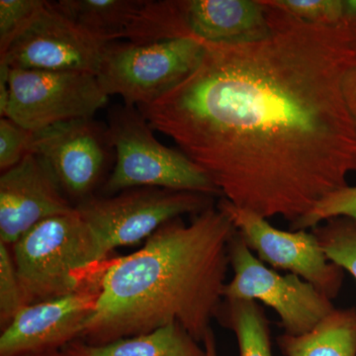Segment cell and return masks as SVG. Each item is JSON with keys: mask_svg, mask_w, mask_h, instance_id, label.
I'll return each instance as SVG.
<instances>
[{"mask_svg": "<svg viewBox=\"0 0 356 356\" xmlns=\"http://www.w3.org/2000/svg\"><path fill=\"white\" fill-rule=\"evenodd\" d=\"M343 21L356 25V0H343Z\"/></svg>", "mask_w": 356, "mask_h": 356, "instance_id": "obj_26", "label": "cell"}, {"mask_svg": "<svg viewBox=\"0 0 356 356\" xmlns=\"http://www.w3.org/2000/svg\"><path fill=\"white\" fill-rule=\"evenodd\" d=\"M278 346L285 356H356V310L334 309L310 332L282 334Z\"/></svg>", "mask_w": 356, "mask_h": 356, "instance_id": "obj_17", "label": "cell"}, {"mask_svg": "<svg viewBox=\"0 0 356 356\" xmlns=\"http://www.w3.org/2000/svg\"><path fill=\"white\" fill-rule=\"evenodd\" d=\"M313 233L327 259L348 270L356 280V222L346 218H334L316 227Z\"/></svg>", "mask_w": 356, "mask_h": 356, "instance_id": "obj_19", "label": "cell"}, {"mask_svg": "<svg viewBox=\"0 0 356 356\" xmlns=\"http://www.w3.org/2000/svg\"><path fill=\"white\" fill-rule=\"evenodd\" d=\"M264 3L266 38L204 42L194 72L137 108L227 201L292 225L356 172L343 91L356 65V25L311 24Z\"/></svg>", "mask_w": 356, "mask_h": 356, "instance_id": "obj_1", "label": "cell"}, {"mask_svg": "<svg viewBox=\"0 0 356 356\" xmlns=\"http://www.w3.org/2000/svg\"><path fill=\"white\" fill-rule=\"evenodd\" d=\"M236 229L219 206L166 222L137 252L105 262L81 337L104 344L178 324L197 341L221 309Z\"/></svg>", "mask_w": 356, "mask_h": 356, "instance_id": "obj_2", "label": "cell"}, {"mask_svg": "<svg viewBox=\"0 0 356 356\" xmlns=\"http://www.w3.org/2000/svg\"><path fill=\"white\" fill-rule=\"evenodd\" d=\"M106 44L47 1L0 55L10 69L97 74Z\"/></svg>", "mask_w": 356, "mask_h": 356, "instance_id": "obj_10", "label": "cell"}, {"mask_svg": "<svg viewBox=\"0 0 356 356\" xmlns=\"http://www.w3.org/2000/svg\"><path fill=\"white\" fill-rule=\"evenodd\" d=\"M346 218L356 222V186L341 187L325 196L305 216L293 222V231L315 229L322 222L334 219Z\"/></svg>", "mask_w": 356, "mask_h": 356, "instance_id": "obj_20", "label": "cell"}, {"mask_svg": "<svg viewBox=\"0 0 356 356\" xmlns=\"http://www.w3.org/2000/svg\"><path fill=\"white\" fill-rule=\"evenodd\" d=\"M115 151L111 172L102 185L103 196L138 187L221 195L206 173L179 149L163 146L137 107L116 105L107 124Z\"/></svg>", "mask_w": 356, "mask_h": 356, "instance_id": "obj_4", "label": "cell"}, {"mask_svg": "<svg viewBox=\"0 0 356 356\" xmlns=\"http://www.w3.org/2000/svg\"><path fill=\"white\" fill-rule=\"evenodd\" d=\"M72 356H205L181 325L170 324L153 332L104 344H74Z\"/></svg>", "mask_w": 356, "mask_h": 356, "instance_id": "obj_16", "label": "cell"}, {"mask_svg": "<svg viewBox=\"0 0 356 356\" xmlns=\"http://www.w3.org/2000/svg\"><path fill=\"white\" fill-rule=\"evenodd\" d=\"M343 91L356 132V65L344 77Z\"/></svg>", "mask_w": 356, "mask_h": 356, "instance_id": "obj_25", "label": "cell"}, {"mask_svg": "<svg viewBox=\"0 0 356 356\" xmlns=\"http://www.w3.org/2000/svg\"><path fill=\"white\" fill-rule=\"evenodd\" d=\"M225 322L238 339L240 356H273L268 323L255 301L227 300Z\"/></svg>", "mask_w": 356, "mask_h": 356, "instance_id": "obj_18", "label": "cell"}, {"mask_svg": "<svg viewBox=\"0 0 356 356\" xmlns=\"http://www.w3.org/2000/svg\"><path fill=\"white\" fill-rule=\"evenodd\" d=\"M205 43L184 37L147 44H106L96 77L107 95L132 106L149 104L175 88L200 64Z\"/></svg>", "mask_w": 356, "mask_h": 356, "instance_id": "obj_5", "label": "cell"}, {"mask_svg": "<svg viewBox=\"0 0 356 356\" xmlns=\"http://www.w3.org/2000/svg\"><path fill=\"white\" fill-rule=\"evenodd\" d=\"M229 264L234 276L224 288V298L261 301L276 312L285 334L310 332L334 310L332 299L308 281L264 264L238 232L229 245Z\"/></svg>", "mask_w": 356, "mask_h": 356, "instance_id": "obj_7", "label": "cell"}, {"mask_svg": "<svg viewBox=\"0 0 356 356\" xmlns=\"http://www.w3.org/2000/svg\"><path fill=\"white\" fill-rule=\"evenodd\" d=\"M99 297L97 276L88 286L21 309L0 336V356L51 350L81 337Z\"/></svg>", "mask_w": 356, "mask_h": 356, "instance_id": "obj_12", "label": "cell"}, {"mask_svg": "<svg viewBox=\"0 0 356 356\" xmlns=\"http://www.w3.org/2000/svg\"><path fill=\"white\" fill-rule=\"evenodd\" d=\"M51 356H62V355H51ZM70 356H72V355H70Z\"/></svg>", "mask_w": 356, "mask_h": 356, "instance_id": "obj_28", "label": "cell"}, {"mask_svg": "<svg viewBox=\"0 0 356 356\" xmlns=\"http://www.w3.org/2000/svg\"><path fill=\"white\" fill-rule=\"evenodd\" d=\"M8 86L3 117L32 132L62 122L93 118L109 100L97 77L88 72L9 67Z\"/></svg>", "mask_w": 356, "mask_h": 356, "instance_id": "obj_8", "label": "cell"}, {"mask_svg": "<svg viewBox=\"0 0 356 356\" xmlns=\"http://www.w3.org/2000/svg\"><path fill=\"white\" fill-rule=\"evenodd\" d=\"M13 254L6 243H0V324L2 329L25 307Z\"/></svg>", "mask_w": 356, "mask_h": 356, "instance_id": "obj_22", "label": "cell"}, {"mask_svg": "<svg viewBox=\"0 0 356 356\" xmlns=\"http://www.w3.org/2000/svg\"><path fill=\"white\" fill-rule=\"evenodd\" d=\"M44 0H1L0 1V55L14 38L29 24L43 6Z\"/></svg>", "mask_w": 356, "mask_h": 356, "instance_id": "obj_23", "label": "cell"}, {"mask_svg": "<svg viewBox=\"0 0 356 356\" xmlns=\"http://www.w3.org/2000/svg\"><path fill=\"white\" fill-rule=\"evenodd\" d=\"M187 34L207 43L259 41L270 32L261 0H178Z\"/></svg>", "mask_w": 356, "mask_h": 356, "instance_id": "obj_14", "label": "cell"}, {"mask_svg": "<svg viewBox=\"0 0 356 356\" xmlns=\"http://www.w3.org/2000/svg\"><path fill=\"white\" fill-rule=\"evenodd\" d=\"M74 210L35 154L0 177V243L13 245L40 222Z\"/></svg>", "mask_w": 356, "mask_h": 356, "instance_id": "obj_13", "label": "cell"}, {"mask_svg": "<svg viewBox=\"0 0 356 356\" xmlns=\"http://www.w3.org/2000/svg\"><path fill=\"white\" fill-rule=\"evenodd\" d=\"M212 196L156 187H138L112 196H93L76 206L108 257L115 248L147 240L166 222L213 206Z\"/></svg>", "mask_w": 356, "mask_h": 356, "instance_id": "obj_6", "label": "cell"}, {"mask_svg": "<svg viewBox=\"0 0 356 356\" xmlns=\"http://www.w3.org/2000/svg\"><path fill=\"white\" fill-rule=\"evenodd\" d=\"M13 257L26 306L83 289L108 259L76 209L33 227L14 243Z\"/></svg>", "mask_w": 356, "mask_h": 356, "instance_id": "obj_3", "label": "cell"}, {"mask_svg": "<svg viewBox=\"0 0 356 356\" xmlns=\"http://www.w3.org/2000/svg\"><path fill=\"white\" fill-rule=\"evenodd\" d=\"M267 2L311 24L334 26L343 22V0H267Z\"/></svg>", "mask_w": 356, "mask_h": 356, "instance_id": "obj_21", "label": "cell"}, {"mask_svg": "<svg viewBox=\"0 0 356 356\" xmlns=\"http://www.w3.org/2000/svg\"><path fill=\"white\" fill-rule=\"evenodd\" d=\"M34 132L3 117L0 120V170L6 172L32 154Z\"/></svg>", "mask_w": 356, "mask_h": 356, "instance_id": "obj_24", "label": "cell"}, {"mask_svg": "<svg viewBox=\"0 0 356 356\" xmlns=\"http://www.w3.org/2000/svg\"><path fill=\"white\" fill-rule=\"evenodd\" d=\"M55 6L96 39L130 42L145 0H60Z\"/></svg>", "mask_w": 356, "mask_h": 356, "instance_id": "obj_15", "label": "cell"}, {"mask_svg": "<svg viewBox=\"0 0 356 356\" xmlns=\"http://www.w3.org/2000/svg\"><path fill=\"white\" fill-rule=\"evenodd\" d=\"M204 350H205V356H218L216 343H215L214 334L212 330L206 334L203 339Z\"/></svg>", "mask_w": 356, "mask_h": 356, "instance_id": "obj_27", "label": "cell"}, {"mask_svg": "<svg viewBox=\"0 0 356 356\" xmlns=\"http://www.w3.org/2000/svg\"><path fill=\"white\" fill-rule=\"evenodd\" d=\"M218 206L228 214L238 235L264 264L300 276L329 298L337 296L343 269L327 259L315 234L306 229L275 228L266 218L236 207L226 199Z\"/></svg>", "mask_w": 356, "mask_h": 356, "instance_id": "obj_11", "label": "cell"}, {"mask_svg": "<svg viewBox=\"0 0 356 356\" xmlns=\"http://www.w3.org/2000/svg\"><path fill=\"white\" fill-rule=\"evenodd\" d=\"M32 154L41 159L74 207L95 196L115 163L108 129L95 118L62 122L34 132Z\"/></svg>", "mask_w": 356, "mask_h": 356, "instance_id": "obj_9", "label": "cell"}]
</instances>
